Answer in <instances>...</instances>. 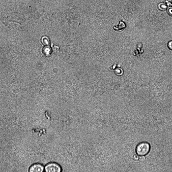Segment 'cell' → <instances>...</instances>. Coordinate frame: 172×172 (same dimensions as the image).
I'll use <instances>...</instances> for the list:
<instances>
[{
  "label": "cell",
  "instance_id": "277c9868",
  "mask_svg": "<svg viewBox=\"0 0 172 172\" xmlns=\"http://www.w3.org/2000/svg\"><path fill=\"white\" fill-rule=\"evenodd\" d=\"M42 52L45 56L48 57L51 54L52 49L49 46L46 45L42 49Z\"/></svg>",
  "mask_w": 172,
  "mask_h": 172
},
{
  "label": "cell",
  "instance_id": "30bf717a",
  "mask_svg": "<svg viewBox=\"0 0 172 172\" xmlns=\"http://www.w3.org/2000/svg\"><path fill=\"white\" fill-rule=\"evenodd\" d=\"M134 157V158L136 160H137L139 159L138 157L136 155Z\"/></svg>",
  "mask_w": 172,
  "mask_h": 172
},
{
  "label": "cell",
  "instance_id": "9c48e42d",
  "mask_svg": "<svg viewBox=\"0 0 172 172\" xmlns=\"http://www.w3.org/2000/svg\"><path fill=\"white\" fill-rule=\"evenodd\" d=\"M139 159L140 161L142 162L145 160L146 158L144 156H140Z\"/></svg>",
  "mask_w": 172,
  "mask_h": 172
},
{
  "label": "cell",
  "instance_id": "ba28073f",
  "mask_svg": "<svg viewBox=\"0 0 172 172\" xmlns=\"http://www.w3.org/2000/svg\"><path fill=\"white\" fill-rule=\"evenodd\" d=\"M168 47L170 50H172V41H169L168 43Z\"/></svg>",
  "mask_w": 172,
  "mask_h": 172
},
{
  "label": "cell",
  "instance_id": "3957f363",
  "mask_svg": "<svg viewBox=\"0 0 172 172\" xmlns=\"http://www.w3.org/2000/svg\"><path fill=\"white\" fill-rule=\"evenodd\" d=\"M30 172H44V166L42 164L35 163L31 165L28 169Z\"/></svg>",
  "mask_w": 172,
  "mask_h": 172
},
{
  "label": "cell",
  "instance_id": "52a82bcc",
  "mask_svg": "<svg viewBox=\"0 0 172 172\" xmlns=\"http://www.w3.org/2000/svg\"><path fill=\"white\" fill-rule=\"evenodd\" d=\"M166 11L168 14L170 16L172 17V7H168Z\"/></svg>",
  "mask_w": 172,
  "mask_h": 172
},
{
  "label": "cell",
  "instance_id": "8992f818",
  "mask_svg": "<svg viewBox=\"0 0 172 172\" xmlns=\"http://www.w3.org/2000/svg\"><path fill=\"white\" fill-rule=\"evenodd\" d=\"M41 42L44 45H48L50 44V41L49 38L47 36H44L41 39Z\"/></svg>",
  "mask_w": 172,
  "mask_h": 172
},
{
  "label": "cell",
  "instance_id": "6da1fadb",
  "mask_svg": "<svg viewBox=\"0 0 172 172\" xmlns=\"http://www.w3.org/2000/svg\"><path fill=\"white\" fill-rule=\"evenodd\" d=\"M150 149V144L146 142H142L137 145L135 148V151L138 155L144 156L149 153Z\"/></svg>",
  "mask_w": 172,
  "mask_h": 172
},
{
  "label": "cell",
  "instance_id": "5b68a950",
  "mask_svg": "<svg viewBox=\"0 0 172 172\" xmlns=\"http://www.w3.org/2000/svg\"><path fill=\"white\" fill-rule=\"evenodd\" d=\"M157 7L159 10L164 11L167 10L168 7L166 4L163 2H161L158 5Z\"/></svg>",
  "mask_w": 172,
  "mask_h": 172
},
{
  "label": "cell",
  "instance_id": "7a4b0ae2",
  "mask_svg": "<svg viewBox=\"0 0 172 172\" xmlns=\"http://www.w3.org/2000/svg\"><path fill=\"white\" fill-rule=\"evenodd\" d=\"M60 165L54 162H49L44 166L45 172H62Z\"/></svg>",
  "mask_w": 172,
  "mask_h": 172
}]
</instances>
